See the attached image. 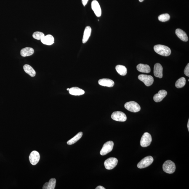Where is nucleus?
<instances>
[{"label": "nucleus", "instance_id": "obj_29", "mask_svg": "<svg viewBox=\"0 0 189 189\" xmlns=\"http://www.w3.org/2000/svg\"><path fill=\"white\" fill-rule=\"evenodd\" d=\"M49 187V182H46L44 184L43 187V189H48Z\"/></svg>", "mask_w": 189, "mask_h": 189}, {"label": "nucleus", "instance_id": "obj_3", "mask_svg": "<svg viewBox=\"0 0 189 189\" xmlns=\"http://www.w3.org/2000/svg\"><path fill=\"white\" fill-rule=\"evenodd\" d=\"M125 108L128 111L133 112V113H137L140 111L141 108L139 104L134 101H130L125 104Z\"/></svg>", "mask_w": 189, "mask_h": 189}, {"label": "nucleus", "instance_id": "obj_15", "mask_svg": "<svg viewBox=\"0 0 189 189\" xmlns=\"http://www.w3.org/2000/svg\"><path fill=\"white\" fill-rule=\"evenodd\" d=\"M176 34L182 41L185 42L188 41V38L186 33L182 30L179 28L177 29L176 31Z\"/></svg>", "mask_w": 189, "mask_h": 189}, {"label": "nucleus", "instance_id": "obj_10", "mask_svg": "<svg viewBox=\"0 0 189 189\" xmlns=\"http://www.w3.org/2000/svg\"><path fill=\"white\" fill-rule=\"evenodd\" d=\"M92 9L93 11L97 17H100L102 14V10L100 4L96 0L92 1L91 4Z\"/></svg>", "mask_w": 189, "mask_h": 189}, {"label": "nucleus", "instance_id": "obj_17", "mask_svg": "<svg viewBox=\"0 0 189 189\" xmlns=\"http://www.w3.org/2000/svg\"><path fill=\"white\" fill-rule=\"evenodd\" d=\"M92 31V28L90 26H86L85 28L82 39L83 43L85 44L87 42L91 36Z\"/></svg>", "mask_w": 189, "mask_h": 189}, {"label": "nucleus", "instance_id": "obj_33", "mask_svg": "<svg viewBox=\"0 0 189 189\" xmlns=\"http://www.w3.org/2000/svg\"><path fill=\"white\" fill-rule=\"evenodd\" d=\"M139 1H140V2H142V1H144V0H139Z\"/></svg>", "mask_w": 189, "mask_h": 189}, {"label": "nucleus", "instance_id": "obj_7", "mask_svg": "<svg viewBox=\"0 0 189 189\" xmlns=\"http://www.w3.org/2000/svg\"><path fill=\"white\" fill-rule=\"evenodd\" d=\"M138 78L139 80L142 82L145 85L147 86L152 85L154 82L153 77L150 75H139L138 76Z\"/></svg>", "mask_w": 189, "mask_h": 189}, {"label": "nucleus", "instance_id": "obj_5", "mask_svg": "<svg viewBox=\"0 0 189 189\" xmlns=\"http://www.w3.org/2000/svg\"><path fill=\"white\" fill-rule=\"evenodd\" d=\"M152 138L151 135L148 132H145L141 139L140 144L143 147L149 146L151 143Z\"/></svg>", "mask_w": 189, "mask_h": 189}, {"label": "nucleus", "instance_id": "obj_16", "mask_svg": "<svg viewBox=\"0 0 189 189\" xmlns=\"http://www.w3.org/2000/svg\"><path fill=\"white\" fill-rule=\"evenodd\" d=\"M41 41L43 44L47 45H51L54 44V39L52 35L49 34L45 36L41 39Z\"/></svg>", "mask_w": 189, "mask_h": 189}, {"label": "nucleus", "instance_id": "obj_1", "mask_svg": "<svg viewBox=\"0 0 189 189\" xmlns=\"http://www.w3.org/2000/svg\"><path fill=\"white\" fill-rule=\"evenodd\" d=\"M154 49L157 53L165 57L170 55L171 53L170 49L167 46L163 45H156L154 47Z\"/></svg>", "mask_w": 189, "mask_h": 189}, {"label": "nucleus", "instance_id": "obj_6", "mask_svg": "<svg viewBox=\"0 0 189 189\" xmlns=\"http://www.w3.org/2000/svg\"><path fill=\"white\" fill-rule=\"evenodd\" d=\"M114 143L112 141H109L104 144L101 150L100 154L102 156H105L111 152L113 149Z\"/></svg>", "mask_w": 189, "mask_h": 189}, {"label": "nucleus", "instance_id": "obj_13", "mask_svg": "<svg viewBox=\"0 0 189 189\" xmlns=\"http://www.w3.org/2000/svg\"><path fill=\"white\" fill-rule=\"evenodd\" d=\"M167 91L165 90H161L159 91L158 93L154 96L153 100L156 102H161L167 95Z\"/></svg>", "mask_w": 189, "mask_h": 189}, {"label": "nucleus", "instance_id": "obj_11", "mask_svg": "<svg viewBox=\"0 0 189 189\" xmlns=\"http://www.w3.org/2000/svg\"><path fill=\"white\" fill-rule=\"evenodd\" d=\"M40 159V155L38 151H33L30 154L29 160L30 163L33 165H35L39 162Z\"/></svg>", "mask_w": 189, "mask_h": 189}, {"label": "nucleus", "instance_id": "obj_4", "mask_svg": "<svg viewBox=\"0 0 189 189\" xmlns=\"http://www.w3.org/2000/svg\"><path fill=\"white\" fill-rule=\"evenodd\" d=\"M153 158L151 156L145 157L138 164L137 167L142 169L148 167L153 163Z\"/></svg>", "mask_w": 189, "mask_h": 189}, {"label": "nucleus", "instance_id": "obj_19", "mask_svg": "<svg viewBox=\"0 0 189 189\" xmlns=\"http://www.w3.org/2000/svg\"><path fill=\"white\" fill-rule=\"evenodd\" d=\"M137 70L140 72L148 73L150 72V67L146 64L140 63L137 66Z\"/></svg>", "mask_w": 189, "mask_h": 189}, {"label": "nucleus", "instance_id": "obj_31", "mask_svg": "<svg viewBox=\"0 0 189 189\" xmlns=\"http://www.w3.org/2000/svg\"><path fill=\"white\" fill-rule=\"evenodd\" d=\"M96 189H105V188L103 186H97V188H95Z\"/></svg>", "mask_w": 189, "mask_h": 189}, {"label": "nucleus", "instance_id": "obj_12", "mask_svg": "<svg viewBox=\"0 0 189 189\" xmlns=\"http://www.w3.org/2000/svg\"><path fill=\"white\" fill-rule=\"evenodd\" d=\"M163 68L161 64L156 63L154 67V74L157 78H163Z\"/></svg>", "mask_w": 189, "mask_h": 189}, {"label": "nucleus", "instance_id": "obj_14", "mask_svg": "<svg viewBox=\"0 0 189 189\" xmlns=\"http://www.w3.org/2000/svg\"><path fill=\"white\" fill-rule=\"evenodd\" d=\"M98 83L101 86L112 87L114 85V81L108 78H103L99 80Z\"/></svg>", "mask_w": 189, "mask_h": 189}, {"label": "nucleus", "instance_id": "obj_20", "mask_svg": "<svg viewBox=\"0 0 189 189\" xmlns=\"http://www.w3.org/2000/svg\"><path fill=\"white\" fill-rule=\"evenodd\" d=\"M34 53V50L31 47H26L22 49L20 51V54L22 57H26L31 56Z\"/></svg>", "mask_w": 189, "mask_h": 189}, {"label": "nucleus", "instance_id": "obj_24", "mask_svg": "<svg viewBox=\"0 0 189 189\" xmlns=\"http://www.w3.org/2000/svg\"><path fill=\"white\" fill-rule=\"evenodd\" d=\"M186 80L184 77L181 78L176 82L175 86L178 88H180L185 86Z\"/></svg>", "mask_w": 189, "mask_h": 189}, {"label": "nucleus", "instance_id": "obj_8", "mask_svg": "<svg viewBox=\"0 0 189 189\" xmlns=\"http://www.w3.org/2000/svg\"><path fill=\"white\" fill-rule=\"evenodd\" d=\"M118 162L117 158L111 157L106 160L104 163V165L106 169L111 170L114 169L116 167Z\"/></svg>", "mask_w": 189, "mask_h": 189}, {"label": "nucleus", "instance_id": "obj_22", "mask_svg": "<svg viewBox=\"0 0 189 189\" xmlns=\"http://www.w3.org/2000/svg\"><path fill=\"white\" fill-rule=\"evenodd\" d=\"M115 68L117 72L122 76H125L127 74V68L124 65H117Z\"/></svg>", "mask_w": 189, "mask_h": 189}, {"label": "nucleus", "instance_id": "obj_23", "mask_svg": "<svg viewBox=\"0 0 189 189\" xmlns=\"http://www.w3.org/2000/svg\"><path fill=\"white\" fill-rule=\"evenodd\" d=\"M82 135L83 133L81 132H79L75 136L67 142V144L71 145L75 144V142L78 141L80 139H81Z\"/></svg>", "mask_w": 189, "mask_h": 189}, {"label": "nucleus", "instance_id": "obj_21", "mask_svg": "<svg viewBox=\"0 0 189 189\" xmlns=\"http://www.w3.org/2000/svg\"><path fill=\"white\" fill-rule=\"evenodd\" d=\"M23 68L25 72L30 75V76L33 77L36 76V71L30 65L26 64V65H24Z\"/></svg>", "mask_w": 189, "mask_h": 189}, {"label": "nucleus", "instance_id": "obj_18", "mask_svg": "<svg viewBox=\"0 0 189 189\" xmlns=\"http://www.w3.org/2000/svg\"><path fill=\"white\" fill-rule=\"evenodd\" d=\"M69 93L72 95L80 96L82 95L85 93L84 90L77 87H73L70 89Z\"/></svg>", "mask_w": 189, "mask_h": 189}, {"label": "nucleus", "instance_id": "obj_25", "mask_svg": "<svg viewBox=\"0 0 189 189\" xmlns=\"http://www.w3.org/2000/svg\"><path fill=\"white\" fill-rule=\"evenodd\" d=\"M170 16L167 14H162L158 17V20L161 22H165L169 20Z\"/></svg>", "mask_w": 189, "mask_h": 189}, {"label": "nucleus", "instance_id": "obj_26", "mask_svg": "<svg viewBox=\"0 0 189 189\" xmlns=\"http://www.w3.org/2000/svg\"><path fill=\"white\" fill-rule=\"evenodd\" d=\"M45 36L44 33L40 32H35L33 34V38L38 40H41Z\"/></svg>", "mask_w": 189, "mask_h": 189}, {"label": "nucleus", "instance_id": "obj_2", "mask_svg": "<svg viewBox=\"0 0 189 189\" xmlns=\"http://www.w3.org/2000/svg\"><path fill=\"white\" fill-rule=\"evenodd\" d=\"M163 171L168 174H172L175 172L176 166L175 163L173 162L167 160L165 162L163 166Z\"/></svg>", "mask_w": 189, "mask_h": 189}, {"label": "nucleus", "instance_id": "obj_9", "mask_svg": "<svg viewBox=\"0 0 189 189\" xmlns=\"http://www.w3.org/2000/svg\"><path fill=\"white\" fill-rule=\"evenodd\" d=\"M112 119L115 121L122 122L126 121L127 119V117L122 112L117 111L113 112L111 116Z\"/></svg>", "mask_w": 189, "mask_h": 189}, {"label": "nucleus", "instance_id": "obj_27", "mask_svg": "<svg viewBox=\"0 0 189 189\" xmlns=\"http://www.w3.org/2000/svg\"><path fill=\"white\" fill-rule=\"evenodd\" d=\"M56 182V180L55 179H51L49 182V187H48V189H55Z\"/></svg>", "mask_w": 189, "mask_h": 189}, {"label": "nucleus", "instance_id": "obj_28", "mask_svg": "<svg viewBox=\"0 0 189 189\" xmlns=\"http://www.w3.org/2000/svg\"><path fill=\"white\" fill-rule=\"evenodd\" d=\"M184 74L187 76H189V63L187 64L184 71Z\"/></svg>", "mask_w": 189, "mask_h": 189}, {"label": "nucleus", "instance_id": "obj_30", "mask_svg": "<svg viewBox=\"0 0 189 189\" xmlns=\"http://www.w3.org/2000/svg\"><path fill=\"white\" fill-rule=\"evenodd\" d=\"M89 0H82V2L83 5L85 6L87 4Z\"/></svg>", "mask_w": 189, "mask_h": 189}, {"label": "nucleus", "instance_id": "obj_34", "mask_svg": "<svg viewBox=\"0 0 189 189\" xmlns=\"http://www.w3.org/2000/svg\"><path fill=\"white\" fill-rule=\"evenodd\" d=\"M67 90L69 91V90L70 88H67Z\"/></svg>", "mask_w": 189, "mask_h": 189}, {"label": "nucleus", "instance_id": "obj_32", "mask_svg": "<svg viewBox=\"0 0 189 189\" xmlns=\"http://www.w3.org/2000/svg\"><path fill=\"white\" fill-rule=\"evenodd\" d=\"M187 128H188V130L189 131V119L188 120V124H187Z\"/></svg>", "mask_w": 189, "mask_h": 189}]
</instances>
